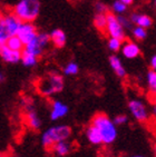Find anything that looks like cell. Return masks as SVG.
<instances>
[{
    "label": "cell",
    "mask_w": 156,
    "mask_h": 157,
    "mask_svg": "<svg viewBox=\"0 0 156 157\" xmlns=\"http://www.w3.org/2000/svg\"><path fill=\"white\" fill-rule=\"evenodd\" d=\"M111 11L115 15H125L127 11V6L125 3H123L120 0H116L111 5Z\"/></svg>",
    "instance_id": "24"
},
{
    "label": "cell",
    "mask_w": 156,
    "mask_h": 157,
    "mask_svg": "<svg viewBox=\"0 0 156 157\" xmlns=\"http://www.w3.org/2000/svg\"><path fill=\"white\" fill-rule=\"evenodd\" d=\"M113 121H114V124L116 126H118V125H125L128 121V117L126 115H117Z\"/></svg>",
    "instance_id": "30"
},
{
    "label": "cell",
    "mask_w": 156,
    "mask_h": 157,
    "mask_svg": "<svg viewBox=\"0 0 156 157\" xmlns=\"http://www.w3.org/2000/svg\"><path fill=\"white\" fill-rule=\"evenodd\" d=\"M38 57L33 56V55H30L28 52H21V63L24 65L25 67L27 68H33V67H36L37 63H38Z\"/></svg>",
    "instance_id": "20"
},
{
    "label": "cell",
    "mask_w": 156,
    "mask_h": 157,
    "mask_svg": "<svg viewBox=\"0 0 156 157\" xmlns=\"http://www.w3.org/2000/svg\"><path fill=\"white\" fill-rule=\"evenodd\" d=\"M38 91L42 96H51V95L58 94L64 89V78L59 74L50 73L41 78L37 84Z\"/></svg>",
    "instance_id": "4"
},
{
    "label": "cell",
    "mask_w": 156,
    "mask_h": 157,
    "mask_svg": "<svg viewBox=\"0 0 156 157\" xmlns=\"http://www.w3.org/2000/svg\"><path fill=\"white\" fill-rule=\"evenodd\" d=\"M27 123L33 129H39L40 126H41V121H40V118H39L38 114H37L33 108L30 106V107H27Z\"/></svg>",
    "instance_id": "17"
},
{
    "label": "cell",
    "mask_w": 156,
    "mask_h": 157,
    "mask_svg": "<svg viewBox=\"0 0 156 157\" xmlns=\"http://www.w3.org/2000/svg\"><path fill=\"white\" fill-rule=\"evenodd\" d=\"M37 35H38V29L35 26V24L30 22V21H22L18 33H17V36L22 41L24 46L33 39H35Z\"/></svg>",
    "instance_id": "7"
},
{
    "label": "cell",
    "mask_w": 156,
    "mask_h": 157,
    "mask_svg": "<svg viewBox=\"0 0 156 157\" xmlns=\"http://www.w3.org/2000/svg\"><path fill=\"white\" fill-rule=\"evenodd\" d=\"M129 19L135 26H139L145 29L150 28L153 25V19L150 16L144 15V13H139V12H132L129 16Z\"/></svg>",
    "instance_id": "13"
},
{
    "label": "cell",
    "mask_w": 156,
    "mask_h": 157,
    "mask_svg": "<svg viewBox=\"0 0 156 157\" xmlns=\"http://www.w3.org/2000/svg\"><path fill=\"white\" fill-rule=\"evenodd\" d=\"M70 135H72V128L67 125L51 126L41 135V145L48 149L53 147L55 143L69 139Z\"/></svg>",
    "instance_id": "3"
},
{
    "label": "cell",
    "mask_w": 156,
    "mask_h": 157,
    "mask_svg": "<svg viewBox=\"0 0 156 157\" xmlns=\"http://www.w3.org/2000/svg\"><path fill=\"white\" fill-rule=\"evenodd\" d=\"M154 104H155V105H156V95H155V96H154Z\"/></svg>",
    "instance_id": "37"
},
{
    "label": "cell",
    "mask_w": 156,
    "mask_h": 157,
    "mask_svg": "<svg viewBox=\"0 0 156 157\" xmlns=\"http://www.w3.org/2000/svg\"><path fill=\"white\" fill-rule=\"evenodd\" d=\"M123 46V40L118 39V38H113V37H109V39L107 41V47L108 49L113 52H119L120 48Z\"/></svg>",
    "instance_id": "25"
},
{
    "label": "cell",
    "mask_w": 156,
    "mask_h": 157,
    "mask_svg": "<svg viewBox=\"0 0 156 157\" xmlns=\"http://www.w3.org/2000/svg\"><path fill=\"white\" fill-rule=\"evenodd\" d=\"M2 16H3L5 25H6L7 27V30H8L10 36L17 35L22 21L12 12V10L11 11H2Z\"/></svg>",
    "instance_id": "9"
},
{
    "label": "cell",
    "mask_w": 156,
    "mask_h": 157,
    "mask_svg": "<svg viewBox=\"0 0 156 157\" xmlns=\"http://www.w3.org/2000/svg\"><path fill=\"white\" fill-rule=\"evenodd\" d=\"M94 27L97 30L105 33L106 31V25H107V18H106V13H96L94 16L93 19Z\"/></svg>",
    "instance_id": "19"
},
{
    "label": "cell",
    "mask_w": 156,
    "mask_h": 157,
    "mask_svg": "<svg viewBox=\"0 0 156 157\" xmlns=\"http://www.w3.org/2000/svg\"><path fill=\"white\" fill-rule=\"evenodd\" d=\"M120 1H122L123 3H125V5H126V6L128 7V6H131V5H133L135 0H120Z\"/></svg>",
    "instance_id": "32"
},
{
    "label": "cell",
    "mask_w": 156,
    "mask_h": 157,
    "mask_svg": "<svg viewBox=\"0 0 156 157\" xmlns=\"http://www.w3.org/2000/svg\"><path fill=\"white\" fill-rule=\"evenodd\" d=\"M9 37L10 35L8 33V30H7V27L6 25H5V21H3L2 11L0 10V45L6 44V41L8 40Z\"/></svg>",
    "instance_id": "23"
},
{
    "label": "cell",
    "mask_w": 156,
    "mask_h": 157,
    "mask_svg": "<svg viewBox=\"0 0 156 157\" xmlns=\"http://www.w3.org/2000/svg\"><path fill=\"white\" fill-rule=\"evenodd\" d=\"M107 18V25H106V33H108L109 37L113 38H118L120 40H125V29L123 26L119 24V21L117 20V17L113 12H107L106 13Z\"/></svg>",
    "instance_id": "6"
},
{
    "label": "cell",
    "mask_w": 156,
    "mask_h": 157,
    "mask_svg": "<svg viewBox=\"0 0 156 157\" xmlns=\"http://www.w3.org/2000/svg\"><path fill=\"white\" fill-rule=\"evenodd\" d=\"M6 45L9 47V48L14 49V50H19V52H22L24 49V44L19 39V37L17 35L15 36H10L8 38V40L6 41Z\"/></svg>",
    "instance_id": "22"
},
{
    "label": "cell",
    "mask_w": 156,
    "mask_h": 157,
    "mask_svg": "<svg viewBox=\"0 0 156 157\" xmlns=\"http://www.w3.org/2000/svg\"><path fill=\"white\" fill-rule=\"evenodd\" d=\"M94 8H95L96 13H107V6L105 3H103L102 1H97L95 3V6H94Z\"/></svg>",
    "instance_id": "29"
},
{
    "label": "cell",
    "mask_w": 156,
    "mask_h": 157,
    "mask_svg": "<svg viewBox=\"0 0 156 157\" xmlns=\"http://www.w3.org/2000/svg\"><path fill=\"white\" fill-rule=\"evenodd\" d=\"M41 3L39 0H19L12 8V12L21 21L33 22L38 18Z\"/></svg>",
    "instance_id": "1"
},
{
    "label": "cell",
    "mask_w": 156,
    "mask_h": 157,
    "mask_svg": "<svg viewBox=\"0 0 156 157\" xmlns=\"http://www.w3.org/2000/svg\"><path fill=\"white\" fill-rule=\"evenodd\" d=\"M109 65H111V68L114 70V73L116 74L117 77L124 78L126 76V69L123 66V63L120 60V58L117 57L116 55H113V56L109 57Z\"/></svg>",
    "instance_id": "15"
},
{
    "label": "cell",
    "mask_w": 156,
    "mask_h": 157,
    "mask_svg": "<svg viewBox=\"0 0 156 157\" xmlns=\"http://www.w3.org/2000/svg\"><path fill=\"white\" fill-rule=\"evenodd\" d=\"M122 54L125 58L127 59H135L141 55V48L136 42L132 41V40H127L123 44L122 46Z\"/></svg>",
    "instance_id": "12"
},
{
    "label": "cell",
    "mask_w": 156,
    "mask_h": 157,
    "mask_svg": "<svg viewBox=\"0 0 156 157\" xmlns=\"http://www.w3.org/2000/svg\"><path fill=\"white\" fill-rule=\"evenodd\" d=\"M152 113H153V115L156 116V105L153 107V109H152Z\"/></svg>",
    "instance_id": "34"
},
{
    "label": "cell",
    "mask_w": 156,
    "mask_h": 157,
    "mask_svg": "<svg viewBox=\"0 0 156 157\" xmlns=\"http://www.w3.org/2000/svg\"><path fill=\"white\" fill-rule=\"evenodd\" d=\"M49 36H50V42L54 44L56 48H63V47H65L67 42V36L61 29H59V28L53 29L51 33H49Z\"/></svg>",
    "instance_id": "14"
},
{
    "label": "cell",
    "mask_w": 156,
    "mask_h": 157,
    "mask_svg": "<svg viewBox=\"0 0 156 157\" xmlns=\"http://www.w3.org/2000/svg\"><path fill=\"white\" fill-rule=\"evenodd\" d=\"M132 33L134 38H136L137 40H144L146 39L147 37V30L145 28L139 27V26H135V27L132 29Z\"/></svg>",
    "instance_id": "27"
},
{
    "label": "cell",
    "mask_w": 156,
    "mask_h": 157,
    "mask_svg": "<svg viewBox=\"0 0 156 157\" xmlns=\"http://www.w3.org/2000/svg\"><path fill=\"white\" fill-rule=\"evenodd\" d=\"M154 5H155V7H156V0H154Z\"/></svg>",
    "instance_id": "38"
},
{
    "label": "cell",
    "mask_w": 156,
    "mask_h": 157,
    "mask_svg": "<svg viewBox=\"0 0 156 157\" xmlns=\"http://www.w3.org/2000/svg\"><path fill=\"white\" fill-rule=\"evenodd\" d=\"M50 44V36L48 33H38V35L36 36L35 39H33L31 41H29L28 44L24 46L22 52H28L30 55H33L36 57H40L42 56L45 49L47 48Z\"/></svg>",
    "instance_id": "5"
},
{
    "label": "cell",
    "mask_w": 156,
    "mask_h": 157,
    "mask_svg": "<svg viewBox=\"0 0 156 157\" xmlns=\"http://www.w3.org/2000/svg\"><path fill=\"white\" fill-rule=\"evenodd\" d=\"M146 82L148 90L152 95H156V70L150 69L146 75Z\"/></svg>",
    "instance_id": "21"
},
{
    "label": "cell",
    "mask_w": 156,
    "mask_h": 157,
    "mask_svg": "<svg viewBox=\"0 0 156 157\" xmlns=\"http://www.w3.org/2000/svg\"><path fill=\"white\" fill-rule=\"evenodd\" d=\"M78 71H79V66H78V63H75V61L68 63L65 66V68H64V74L66 76H75L78 74Z\"/></svg>",
    "instance_id": "26"
},
{
    "label": "cell",
    "mask_w": 156,
    "mask_h": 157,
    "mask_svg": "<svg viewBox=\"0 0 156 157\" xmlns=\"http://www.w3.org/2000/svg\"><path fill=\"white\" fill-rule=\"evenodd\" d=\"M5 79H6V76H5V74L0 70V84H2V82H5Z\"/></svg>",
    "instance_id": "33"
},
{
    "label": "cell",
    "mask_w": 156,
    "mask_h": 157,
    "mask_svg": "<svg viewBox=\"0 0 156 157\" xmlns=\"http://www.w3.org/2000/svg\"><path fill=\"white\" fill-rule=\"evenodd\" d=\"M92 124L96 127L102 135L103 144H111L117 138V128L114 121L105 114H97L92 121Z\"/></svg>",
    "instance_id": "2"
},
{
    "label": "cell",
    "mask_w": 156,
    "mask_h": 157,
    "mask_svg": "<svg viewBox=\"0 0 156 157\" xmlns=\"http://www.w3.org/2000/svg\"><path fill=\"white\" fill-rule=\"evenodd\" d=\"M154 153H155V157H156V145L154 146Z\"/></svg>",
    "instance_id": "36"
},
{
    "label": "cell",
    "mask_w": 156,
    "mask_h": 157,
    "mask_svg": "<svg viewBox=\"0 0 156 157\" xmlns=\"http://www.w3.org/2000/svg\"><path fill=\"white\" fill-rule=\"evenodd\" d=\"M86 137H87L90 144H93V145H100V144H103L102 135L99 133V130L93 124L86 129Z\"/></svg>",
    "instance_id": "16"
},
{
    "label": "cell",
    "mask_w": 156,
    "mask_h": 157,
    "mask_svg": "<svg viewBox=\"0 0 156 157\" xmlns=\"http://www.w3.org/2000/svg\"><path fill=\"white\" fill-rule=\"evenodd\" d=\"M69 107L65 103L60 100H54L51 104L50 110V119L53 121H56L58 119H61L68 114Z\"/></svg>",
    "instance_id": "11"
},
{
    "label": "cell",
    "mask_w": 156,
    "mask_h": 157,
    "mask_svg": "<svg viewBox=\"0 0 156 157\" xmlns=\"http://www.w3.org/2000/svg\"><path fill=\"white\" fill-rule=\"evenodd\" d=\"M150 68H152L153 70H156V54L153 55V56H152V58H150Z\"/></svg>",
    "instance_id": "31"
},
{
    "label": "cell",
    "mask_w": 156,
    "mask_h": 157,
    "mask_svg": "<svg viewBox=\"0 0 156 157\" xmlns=\"http://www.w3.org/2000/svg\"><path fill=\"white\" fill-rule=\"evenodd\" d=\"M0 59L6 63H18L21 59V52L14 50L3 44L0 45Z\"/></svg>",
    "instance_id": "10"
},
{
    "label": "cell",
    "mask_w": 156,
    "mask_h": 157,
    "mask_svg": "<svg viewBox=\"0 0 156 157\" xmlns=\"http://www.w3.org/2000/svg\"><path fill=\"white\" fill-rule=\"evenodd\" d=\"M131 157H144V156H141V155H134V156H131Z\"/></svg>",
    "instance_id": "35"
},
{
    "label": "cell",
    "mask_w": 156,
    "mask_h": 157,
    "mask_svg": "<svg viewBox=\"0 0 156 157\" xmlns=\"http://www.w3.org/2000/svg\"><path fill=\"white\" fill-rule=\"evenodd\" d=\"M53 149H54V153L57 156L64 157L68 155L69 151H72V145L67 140H60V142L55 143L53 145Z\"/></svg>",
    "instance_id": "18"
},
{
    "label": "cell",
    "mask_w": 156,
    "mask_h": 157,
    "mask_svg": "<svg viewBox=\"0 0 156 157\" xmlns=\"http://www.w3.org/2000/svg\"><path fill=\"white\" fill-rule=\"evenodd\" d=\"M117 20L119 21V24L123 26L125 30H132L133 29V22L131 21L129 17H126L125 15H117Z\"/></svg>",
    "instance_id": "28"
},
{
    "label": "cell",
    "mask_w": 156,
    "mask_h": 157,
    "mask_svg": "<svg viewBox=\"0 0 156 157\" xmlns=\"http://www.w3.org/2000/svg\"><path fill=\"white\" fill-rule=\"evenodd\" d=\"M0 157H3V156H1V155H0Z\"/></svg>",
    "instance_id": "39"
},
{
    "label": "cell",
    "mask_w": 156,
    "mask_h": 157,
    "mask_svg": "<svg viewBox=\"0 0 156 157\" xmlns=\"http://www.w3.org/2000/svg\"><path fill=\"white\" fill-rule=\"evenodd\" d=\"M128 109L132 116L137 121H146L148 119V112L145 104L139 99H132L128 101Z\"/></svg>",
    "instance_id": "8"
}]
</instances>
